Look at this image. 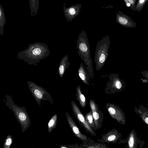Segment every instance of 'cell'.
<instances>
[{
  "label": "cell",
  "mask_w": 148,
  "mask_h": 148,
  "mask_svg": "<svg viewBox=\"0 0 148 148\" xmlns=\"http://www.w3.org/2000/svg\"><path fill=\"white\" fill-rule=\"evenodd\" d=\"M109 80L107 83L106 90H109L113 93L121 92L125 88V83L119 77L118 74L111 73L108 76Z\"/></svg>",
  "instance_id": "8992f818"
},
{
  "label": "cell",
  "mask_w": 148,
  "mask_h": 148,
  "mask_svg": "<svg viewBox=\"0 0 148 148\" xmlns=\"http://www.w3.org/2000/svg\"><path fill=\"white\" fill-rule=\"evenodd\" d=\"M147 0H138L137 4L135 6L133 10L138 12L140 11L144 7Z\"/></svg>",
  "instance_id": "603a6c76"
},
{
  "label": "cell",
  "mask_w": 148,
  "mask_h": 148,
  "mask_svg": "<svg viewBox=\"0 0 148 148\" xmlns=\"http://www.w3.org/2000/svg\"><path fill=\"white\" fill-rule=\"evenodd\" d=\"M57 115L55 114L52 117L48 124V129L49 132H52L56 127L57 122Z\"/></svg>",
  "instance_id": "7402d4cb"
},
{
  "label": "cell",
  "mask_w": 148,
  "mask_h": 148,
  "mask_svg": "<svg viewBox=\"0 0 148 148\" xmlns=\"http://www.w3.org/2000/svg\"><path fill=\"white\" fill-rule=\"evenodd\" d=\"M141 73L143 77L148 79V71H143Z\"/></svg>",
  "instance_id": "484cf974"
},
{
  "label": "cell",
  "mask_w": 148,
  "mask_h": 148,
  "mask_svg": "<svg viewBox=\"0 0 148 148\" xmlns=\"http://www.w3.org/2000/svg\"><path fill=\"white\" fill-rule=\"evenodd\" d=\"M89 105L92 112L95 130H96L101 127L103 120V115L102 112L99 110L98 106L95 102L94 100L91 99L90 100Z\"/></svg>",
  "instance_id": "9c48e42d"
},
{
  "label": "cell",
  "mask_w": 148,
  "mask_h": 148,
  "mask_svg": "<svg viewBox=\"0 0 148 148\" xmlns=\"http://www.w3.org/2000/svg\"><path fill=\"white\" fill-rule=\"evenodd\" d=\"M68 60L69 56L66 55L63 58L61 61L58 71L59 76L61 77L63 76L65 71L70 64Z\"/></svg>",
  "instance_id": "e0dca14e"
},
{
  "label": "cell",
  "mask_w": 148,
  "mask_h": 148,
  "mask_svg": "<svg viewBox=\"0 0 148 148\" xmlns=\"http://www.w3.org/2000/svg\"><path fill=\"white\" fill-rule=\"evenodd\" d=\"M127 147L130 148H142L145 144L144 141L139 138L135 129L132 130L124 140Z\"/></svg>",
  "instance_id": "30bf717a"
},
{
  "label": "cell",
  "mask_w": 148,
  "mask_h": 148,
  "mask_svg": "<svg viewBox=\"0 0 148 148\" xmlns=\"http://www.w3.org/2000/svg\"><path fill=\"white\" fill-rule=\"evenodd\" d=\"M134 111L138 114L143 121L148 126V109L141 104L138 107L135 106Z\"/></svg>",
  "instance_id": "9a60e30c"
},
{
  "label": "cell",
  "mask_w": 148,
  "mask_h": 148,
  "mask_svg": "<svg viewBox=\"0 0 148 148\" xmlns=\"http://www.w3.org/2000/svg\"><path fill=\"white\" fill-rule=\"evenodd\" d=\"M79 76L83 82L86 85L90 84V78L88 72L83 64L81 62L78 70Z\"/></svg>",
  "instance_id": "2e32d148"
},
{
  "label": "cell",
  "mask_w": 148,
  "mask_h": 148,
  "mask_svg": "<svg viewBox=\"0 0 148 148\" xmlns=\"http://www.w3.org/2000/svg\"><path fill=\"white\" fill-rule=\"evenodd\" d=\"M147 1H148V0H147Z\"/></svg>",
  "instance_id": "83f0119b"
},
{
  "label": "cell",
  "mask_w": 148,
  "mask_h": 148,
  "mask_svg": "<svg viewBox=\"0 0 148 148\" xmlns=\"http://www.w3.org/2000/svg\"><path fill=\"white\" fill-rule=\"evenodd\" d=\"M85 117L86 121L90 127L93 130H95V123L91 110L85 115Z\"/></svg>",
  "instance_id": "44dd1931"
},
{
  "label": "cell",
  "mask_w": 148,
  "mask_h": 148,
  "mask_svg": "<svg viewBox=\"0 0 148 148\" xmlns=\"http://www.w3.org/2000/svg\"><path fill=\"white\" fill-rule=\"evenodd\" d=\"M27 84L29 88L40 107L42 100H47L52 104L53 101L50 94L44 88L33 82L28 81Z\"/></svg>",
  "instance_id": "5b68a950"
},
{
  "label": "cell",
  "mask_w": 148,
  "mask_h": 148,
  "mask_svg": "<svg viewBox=\"0 0 148 148\" xmlns=\"http://www.w3.org/2000/svg\"><path fill=\"white\" fill-rule=\"evenodd\" d=\"M50 54L48 46L40 42L29 44L27 48L19 52L17 58L28 64L37 65L41 60L49 56Z\"/></svg>",
  "instance_id": "6da1fadb"
},
{
  "label": "cell",
  "mask_w": 148,
  "mask_h": 148,
  "mask_svg": "<svg viewBox=\"0 0 148 148\" xmlns=\"http://www.w3.org/2000/svg\"><path fill=\"white\" fill-rule=\"evenodd\" d=\"M6 23V18L3 9L0 3V34L3 35L4 27Z\"/></svg>",
  "instance_id": "ffe728a7"
},
{
  "label": "cell",
  "mask_w": 148,
  "mask_h": 148,
  "mask_svg": "<svg viewBox=\"0 0 148 148\" xmlns=\"http://www.w3.org/2000/svg\"><path fill=\"white\" fill-rule=\"evenodd\" d=\"M71 105L73 114L78 120L79 123L85 128L86 131L90 133L92 135L96 136V134L87 123L85 117L75 102L73 101H71Z\"/></svg>",
  "instance_id": "ba28073f"
},
{
  "label": "cell",
  "mask_w": 148,
  "mask_h": 148,
  "mask_svg": "<svg viewBox=\"0 0 148 148\" xmlns=\"http://www.w3.org/2000/svg\"><path fill=\"white\" fill-rule=\"evenodd\" d=\"M31 15L34 17L37 14L39 5V0H29Z\"/></svg>",
  "instance_id": "d6986e66"
},
{
  "label": "cell",
  "mask_w": 148,
  "mask_h": 148,
  "mask_svg": "<svg viewBox=\"0 0 148 148\" xmlns=\"http://www.w3.org/2000/svg\"><path fill=\"white\" fill-rule=\"evenodd\" d=\"M116 22L123 27L127 28H134L136 23L129 16L123 14L120 11L116 12Z\"/></svg>",
  "instance_id": "7c38bea8"
},
{
  "label": "cell",
  "mask_w": 148,
  "mask_h": 148,
  "mask_svg": "<svg viewBox=\"0 0 148 148\" xmlns=\"http://www.w3.org/2000/svg\"><path fill=\"white\" fill-rule=\"evenodd\" d=\"M65 3L63 4V10L64 16L67 21L72 20L79 14L82 7L81 4H77L72 5L71 7H66Z\"/></svg>",
  "instance_id": "5bb4252c"
},
{
  "label": "cell",
  "mask_w": 148,
  "mask_h": 148,
  "mask_svg": "<svg viewBox=\"0 0 148 148\" xmlns=\"http://www.w3.org/2000/svg\"><path fill=\"white\" fill-rule=\"evenodd\" d=\"M5 103L6 105L14 112L16 118L20 123L22 132L26 131L30 125V120L25 108L16 105L12 98L8 95L6 97Z\"/></svg>",
  "instance_id": "277c9868"
},
{
  "label": "cell",
  "mask_w": 148,
  "mask_h": 148,
  "mask_svg": "<svg viewBox=\"0 0 148 148\" xmlns=\"http://www.w3.org/2000/svg\"><path fill=\"white\" fill-rule=\"evenodd\" d=\"M76 96L77 100L79 102L81 106L84 108L86 105V99L84 95L83 94L80 86H77L76 88Z\"/></svg>",
  "instance_id": "ac0fdd59"
},
{
  "label": "cell",
  "mask_w": 148,
  "mask_h": 148,
  "mask_svg": "<svg viewBox=\"0 0 148 148\" xmlns=\"http://www.w3.org/2000/svg\"><path fill=\"white\" fill-rule=\"evenodd\" d=\"M12 142V138L10 135H8L5 140L4 144V148L10 147Z\"/></svg>",
  "instance_id": "cb8c5ba5"
},
{
  "label": "cell",
  "mask_w": 148,
  "mask_h": 148,
  "mask_svg": "<svg viewBox=\"0 0 148 148\" xmlns=\"http://www.w3.org/2000/svg\"><path fill=\"white\" fill-rule=\"evenodd\" d=\"M127 7H130L132 10H133L135 6L136 2L134 0H123Z\"/></svg>",
  "instance_id": "d4e9b609"
},
{
  "label": "cell",
  "mask_w": 148,
  "mask_h": 148,
  "mask_svg": "<svg viewBox=\"0 0 148 148\" xmlns=\"http://www.w3.org/2000/svg\"><path fill=\"white\" fill-rule=\"evenodd\" d=\"M66 115L69 126L75 136L85 143L88 142L89 140L87 136L81 133L75 123L67 112H66Z\"/></svg>",
  "instance_id": "8fae6325"
},
{
  "label": "cell",
  "mask_w": 148,
  "mask_h": 148,
  "mask_svg": "<svg viewBox=\"0 0 148 148\" xmlns=\"http://www.w3.org/2000/svg\"><path fill=\"white\" fill-rule=\"evenodd\" d=\"M106 108L110 116L120 124L125 125L126 119L124 113L119 106L113 103H106Z\"/></svg>",
  "instance_id": "52a82bcc"
},
{
  "label": "cell",
  "mask_w": 148,
  "mask_h": 148,
  "mask_svg": "<svg viewBox=\"0 0 148 148\" xmlns=\"http://www.w3.org/2000/svg\"><path fill=\"white\" fill-rule=\"evenodd\" d=\"M78 54L83 60L90 77H94V73L91 58L90 47L87 34L84 30L79 34L77 40Z\"/></svg>",
  "instance_id": "7a4b0ae2"
},
{
  "label": "cell",
  "mask_w": 148,
  "mask_h": 148,
  "mask_svg": "<svg viewBox=\"0 0 148 148\" xmlns=\"http://www.w3.org/2000/svg\"><path fill=\"white\" fill-rule=\"evenodd\" d=\"M110 44V38L107 35L97 44L94 57L96 69L99 71L103 66L108 56V50Z\"/></svg>",
  "instance_id": "3957f363"
},
{
  "label": "cell",
  "mask_w": 148,
  "mask_h": 148,
  "mask_svg": "<svg viewBox=\"0 0 148 148\" xmlns=\"http://www.w3.org/2000/svg\"><path fill=\"white\" fill-rule=\"evenodd\" d=\"M121 133L115 129H113L102 135L101 139L98 140L101 143H116L121 136Z\"/></svg>",
  "instance_id": "4fadbf2b"
},
{
  "label": "cell",
  "mask_w": 148,
  "mask_h": 148,
  "mask_svg": "<svg viewBox=\"0 0 148 148\" xmlns=\"http://www.w3.org/2000/svg\"><path fill=\"white\" fill-rule=\"evenodd\" d=\"M135 2L136 3V0H134Z\"/></svg>",
  "instance_id": "4316f807"
}]
</instances>
